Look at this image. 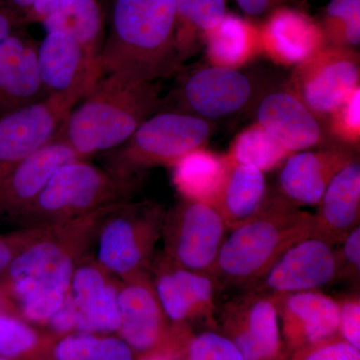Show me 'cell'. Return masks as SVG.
<instances>
[{
    "label": "cell",
    "instance_id": "6da1fadb",
    "mask_svg": "<svg viewBox=\"0 0 360 360\" xmlns=\"http://www.w3.org/2000/svg\"><path fill=\"white\" fill-rule=\"evenodd\" d=\"M117 205L47 227L21 251L0 276L8 314L46 323L65 302L75 270L96 240L104 217Z\"/></svg>",
    "mask_w": 360,
    "mask_h": 360
},
{
    "label": "cell",
    "instance_id": "7a4b0ae2",
    "mask_svg": "<svg viewBox=\"0 0 360 360\" xmlns=\"http://www.w3.org/2000/svg\"><path fill=\"white\" fill-rule=\"evenodd\" d=\"M175 28L176 0H110L103 75L125 73L151 82L170 77L180 68Z\"/></svg>",
    "mask_w": 360,
    "mask_h": 360
},
{
    "label": "cell",
    "instance_id": "3957f363",
    "mask_svg": "<svg viewBox=\"0 0 360 360\" xmlns=\"http://www.w3.org/2000/svg\"><path fill=\"white\" fill-rule=\"evenodd\" d=\"M160 85L125 73L103 75L66 118L58 136L80 158L124 143L160 104Z\"/></svg>",
    "mask_w": 360,
    "mask_h": 360
},
{
    "label": "cell",
    "instance_id": "277c9868",
    "mask_svg": "<svg viewBox=\"0 0 360 360\" xmlns=\"http://www.w3.org/2000/svg\"><path fill=\"white\" fill-rule=\"evenodd\" d=\"M312 214L270 191L259 212L229 232L213 271L217 288L250 290L288 248L309 238Z\"/></svg>",
    "mask_w": 360,
    "mask_h": 360
},
{
    "label": "cell",
    "instance_id": "5b68a950",
    "mask_svg": "<svg viewBox=\"0 0 360 360\" xmlns=\"http://www.w3.org/2000/svg\"><path fill=\"white\" fill-rule=\"evenodd\" d=\"M143 176H129L85 160L56 172L37 198L13 217L21 229L51 227L131 200Z\"/></svg>",
    "mask_w": 360,
    "mask_h": 360
},
{
    "label": "cell",
    "instance_id": "8992f818",
    "mask_svg": "<svg viewBox=\"0 0 360 360\" xmlns=\"http://www.w3.org/2000/svg\"><path fill=\"white\" fill-rule=\"evenodd\" d=\"M214 129V123L181 111L155 113L124 143L105 153L106 167L129 176H143L148 168L174 167L187 153L205 148Z\"/></svg>",
    "mask_w": 360,
    "mask_h": 360
},
{
    "label": "cell",
    "instance_id": "52a82bcc",
    "mask_svg": "<svg viewBox=\"0 0 360 360\" xmlns=\"http://www.w3.org/2000/svg\"><path fill=\"white\" fill-rule=\"evenodd\" d=\"M167 210L153 201L118 205L97 232V262L118 279L149 272Z\"/></svg>",
    "mask_w": 360,
    "mask_h": 360
},
{
    "label": "cell",
    "instance_id": "ba28073f",
    "mask_svg": "<svg viewBox=\"0 0 360 360\" xmlns=\"http://www.w3.org/2000/svg\"><path fill=\"white\" fill-rule=\"evenodd\" d=\"M229 232L214 206L182 200L165 214L163 255L180 267L212 277Z\"/></svg>",
    "mask_w": 360,
    "mask_h": 360
},
{
    "label": "cell",
    "instance_id": "9c48e42d",
    "mask_svg": "<svg viewBox=\"0 0 360 360\" xmlns=\"http://www.w3.org/2000/svg\"><path fill=\"white\" fill-rule=\"evenodd\" d=\"M359 82L356 49L328 44L293 68L286 85L326 124L329 115L359 87Z\"/></svg>",
    "mask_w": 360,
    "mask_h": 360
},
{
    "label": "cell",
    "instance_id": "30bf717a",
    "mask_svg": "<svg viewBox=\"0 0 360 360\" xmlns=\"http://www.w3.org/2000/svg\"><path fill=\"white\" fill-rule=\"evenodd\" d=\"M82 99L75 94H51L0 116V179L20 161L58 139L70 111Z\"/></svg>",
    "mask_w": 360,
    "mask_h": 360
},
{
    "label": "cell",
    "instance_id": "8fae6325",
    "mask_svg": "<svg viewBox=\"0 0 360 360\" xmlns=\"http://www.w3.org/2000/svg\"><path fill=\"white\" fill-rule=\"evenodd\" d=\"M255 79L239 70L206 65L187 75L174 94L176 110L213 122L236 115L255 101Z\"/></svg>",
    "mask_w": 360,
    "mask_h": 360
},
{
    "label": "cell",
    "instance_id": "7c38bea8",
    "mask_svg": "<svg viewBox=\"0 0 360 360\" xmlns=\"http://www.w3.org/2000/svg\"><path fill=\"white\" fill-rule=\"evenodd\" d=\"M225 336L245 360H281L279 319L274 296L245 290L232 298L221 310Z\"/></svg>",
    "mask_w": 360,
    "mask_h": 360
},
{
    "label": "cell",
    "instance_id": "4fadbf2b",
    "mask_svg": "<svg viewBox=\"0 0 360 360\" xmlns=\"http://www.w3.org/2000/svg\"><path fill=\"white\" fill-rule=\"evenodd\" d=\"M335 248L309 238L288 248L250 290L270 296L319 290L335 281Z\"/></svg>",
    "mask_w": 360,
    "mask_h": 360
},
{
    "label": "cell",
    "instance_id": "5bb4252c",
    "mask_svg": "<svg viewBox=\"0 0 360 360\" xmlns=\"http://www.w3.org/2000/svg\"><path fill=\"white\" fill-rule=\"evenodd\" d=\"M257 123L291 153L336 144L326 123L288 85L265 92L257 103Z\"/></svg>",
    "mask_w": 360,
    "mask_h": 360
},
{
    "label": "cell",
    "instance_id": "9a60e30c",
    "mask_svg": "<svg viewBox=\"0 0 360 360\" xmlns=\"http://www.w3.org/2000/svg\"><path fill=\"white\" fill-rule=\"evenodd\" d=\"M117 333L134 352L150 355L169 338V319L156 295L149 272L120 281Z\"/></svg>",
    "mask_w": 360,
    "mask_h": 360
},
{
    "label": "cell",
    "instance_id": "2e32d148",
    "mask_svg": "<svg viewBox=\"0 0 360 360\" xmlns=\"http://www.w3.org/2000/svg\"><path fill=\"white\" fill-rule=\"evenodd\" d=\"M120 279L99 264L84 258L66 296L77 314V331L103 335L117 333L120 326Z\"/></svg>",
    "mask_w": 360,
    "mask_h": 360
},
{
    "label": "cell",
    "instance_id": "e0dca14e",
    "mask_svg": "<svg viewBox=\"0 0 360 360\" xmlns=\"http://www.w3.org/2000/svg\"><path fill=\"white\" fill-rule=\"evenodd\" d=\"M153 285L165 314L176 326L196 319H212L215 311L214 279L180 267L165 255L153 260Z\"/></svg>",
    "mask_w": 360,
    "mask_h": 360
},
{
    "label": "cell",
    "instance_id": "ac0fdd59",
    "mask_svg": "<svg viewBox=\"0 0 360 360\" xmlns=\"http://www.w3.org/2000/svg\"><path fill=\"white\" fill-rule=\"evenodd\" d=\"M40 78L47 96H87L103 77L101 59L94 58L63 32H46L37 47Z\"/></svg>",
    "mask_w": 360,
    "mask_h": 360
},
{
    "label": "cell",
    "instance_id": "d6986e66",
    "mask_svg": "<svg viewBox=\"0 0 360 360\" xmlns=\"http://www.w3.org/2000/svg\"><path fill=\"white\" fill-rule=\"evenodd\" d=\"M356 158V149L341 144L292 153L281 165L277 191L297 207L319 205L331 180Z\"/></svg>",
    "mask_w": 360,
    "mask_h": 360
},
{
    "label": "cell",
    "instance_id": "ffe728a7",
    "mask_svg": "<svg viewBox=\"0 0 360 360\" xmlns=\"http://www.w3.org/2000/svg\"><path fill=\"white\" fill-rule=\"evenodd\" d=\"M262 54L277 65L295 68L328 44L321 25L292 6L274 9L259 26Z\"/></svg>",
    "mask_w": 360,
    "mask_h": 360
},
{
    "label": "cell",
    "instance_id": "44dd1931",
    "mask_svg": "<svg viewBox=\"0 0 360 360\" xmlns=\"http://www.w3.org/2000/svg\"><path fill=\"white\" fill-rule=\"evenodd\" d=\"M283 338L292 352L338 336V304L319 290L274 296Z\"/></svg>",
    "mask_w": 360,
    "mask_h": 360
},
{
    "label": "cell",
    "instance_id": "7402d4cb",
    "mask_svg": "<svg viewBox=\"0 0 360 360\" xmlns=\"http://www.w3.org/2000/svg\"><path fill=\"white\" fill-rule=\"evenodd\" d=\"M78 160L82 158L75 149L58 137L20 161L0 179V217L13 219L39 196L59 168Z\"/></svg>",
    "mask_w": 360,
    "mask_h": 360
},
{
    "label": "cell",
    "instance_id": "603a6c76",
    "mask_svg": "<svg viewBox=\"0 0 360 360\" xmlns=\"http://www.w3.org/2000/svg\"><path fill=\"white\" fill-rule=\"evenodd\" d=\"M39 44L25 35H8L0 41V116L47 96L37 61Z\"/></svg>",
    "mask_w": 360,
    "mask_h": 360
},
{
    "label": "cell",
    "instance_id": "cb8c5ba5",
    "mask_svg": "<svg viewBox=\"0 0 360 360\" xmlns=\"http://www.w3.org/2000/svg\"><path fill=\"white\" fill-rule=\"evenodd\" d=\"M312 214L311 238L335 248L359 226L360 162L359 158L342 168L326 188Z\"/></svg>",
    "mask_w": 360,
    "mask_h": 360
},
{
    "label": "cell",
    "instance_id": "d4e9b609",
    "mask_svg": "<svg viewBox=\"0 0 360 360\" xmlns=\"http://www.w3.org/2000/svg\"><path fill=\"white\" fill-rule=\"evenodd\" d=\"M269 193L264 172L231 162L214 207L231 231L255 217L264 207Z\"/></svg>",
    "mask_w": 360,
    "mask_h": 360
},
{
    "label": "cell",
    "instance_id": "484cf974",
    "mask_svg": "<svg viewBox=\"0 0 360 360\" xmlns=\"http://www.w3.org/2000/svg\"><path fill=\"white\" fill-rule=\"evenodd\" d=\"M210 65L239 70L262 54L259 26L227 13L203 39Z\"/></svg>",
    "mask_w": 360,
    "mask_h": 360
},
{
    "label": "cell",
    "instance_id": "4316f807",
    "mask_svg": "<svg viewBox=\"0 0 360 360\" xmlns=\"http://www.w3.org/2000/svg\"><path fill=\"white\" fill-rule=\"evenodd\" d=\"M226 155L194 149L174 165V184L182 200L214 206L229 169Z\"/></svg>",
    "mask_w": 360,
    "mask_h": 360
},
{
    "label": "cell",
    "instance_id": "83f0119b",
    "mask_svg": "<svg viewBox=\"0 0 360 360\" xmlns=\"http://www.w3.org/2000/svg\"><path fill=\"white\" fill-rule=\"evenodd\" d=\"M46 32H63L87 53L101 59L105 39V20L98 0H77L41 21Z\"/></svg>",
    "mask_w": 360,
    "mask_h": 360
},
{
    "label": "cell",
    "instance_id": "f1b7e54d",
    "mask_svg": "<svg viewBox=\"0 0 360 360\" xmlns=\"http://www.w3.org/2000/svg\"><path fill=\"white\" fill-rule=\"evenodd\" d=\"M226 13V0H176L175 44L180 65L198 51Z\"/></svg>",
    "mask_w": 360,
    "mask_h": 360
},
{
    "label": "cell",
    "instance_id": "f546056e",
    "mask_svg": "<svg viewBox=\"0 0 360 360\" xmlns=\"http://www.w3.org/2000/svg\"><path fill=\"white\" fill-rule=\"evenodd\" d=\"M291 155L288 148L257 122L236 135L226 153L231 163L255 167L264 174L281 167Z\"/></svg>",
    "mask_w": 360,
    "mask_h": 360
},
{
    "label": "cell",
    "instance_id": "4dcf8cb0",
    "mask_svg": "<svg viewBox=\"0 0 360 360\" xmlns=\"http://www.w3.org/2000/svg\"><path fill=\"white\" fill-rule=\"evenodd\" d=\"M319 25L328 44L355 49L360 44V0H330Z\"/></svg>",
    "mask_w": 360,
    "mask_h": 360
},
{
    "label": "cell",
    "instance_id": "1f68e13d",
    "mask_svg": "<svg viewBox=\"0 0 360 360\" xmlns=\"http://www.w3.org/2000/svg\"><path fill=\"white\" fill-rule=\"evenodd\" d=\"M45 338L25 319L0 312V357L25 360L45 347Z\"/></svg>",
    "mask_w": 360,
    "mask_h": 360
},
{
    "label": "cell",
    "instance_id": "d6a6232c",
    "mask_svg": "<svg viewBox=\"0 0 360 360\" xmlns=\"http://www.w3.org/2000/svg\"><path fill=\"white\" fill-rule=\"evenodd\" d=\"M326 130L336 144L359 150L360 143V86L354 90L326 120Z\"/></svg>",
    "mask_w": 360,
    "mask_h": 360
},
{
    "label": "cell",
    "instance_id": "836d02e7",
    "mask_svg": "<svg viewBox=\"0 0 360 360\" xmlns=\"http://www.w3.org/2000/svg\"><path fill=\"white\" fill-rule=\"evenodd\" d=\"M187 360H245L227 336L205 331L193 336L186 345Z\"/></svg>",
    "mask_w": 360,
    "mask_h": 360
},
{
    "label": "cell",
    "instance_id": "e575fe53",
    "mask_svg": "<svg viewBox=\"0 0 360 360\" xmlns=\"http://www.w3.org/2000/svg\"><path fill=\"white\" fill-rule=\"evenodd\" d=\"M338 246L335 248V281L356 285L360 276V225Z\"/></svg>",
    "mask_w": 360,
    "mask_h": 360
},
{
    "label": "cell",
    "instance_id": "d590c367",
    "mask_svg": "<svg viewBox=\"0 0 360 360\" xmlns=\"http://www.w3.org/2000/svg\"><path fill=\"white\" fill-rule=\"evenodd\" d=\"M291 360H360V350L336 336L296 350Z\"/></svg>",
    "mask_w": 360,
    "mask_h": 360
},
{
    "label": "cell",
    "instance_id": "8d00e7d4",
    "mask_svg": "<svg viewBox=\"0 0 360 360\" xmlns=\"http://www.w3.org/2000/svg\"><path fill=\"white\" fill-rule=\"evenodd\" d=\"M336 302L338 304V336L360 350L359 293H348Z\"/></svg>",
    "mask_w": 360,
    "mask_h": 360
},
{
    "label": "cell",
    "instance_id": "74e56055",
    "mask_svg": "<svg viewBox=\"0 0 360 360\" xmlns=\"http://www.w3.org/2000/svg\"><path fill=\"white\" fill-rule=\"evenodd\" d=\"M46 229L47 227L20 229L11 233L0 236V276L6 271L14 258L35 239L42 236Z\"/></svg>",
    "mask_w": 360,
    "mask_h": 360
},
{
    "label": "cell",
    "instance_id": "f35d334b",
    "mask_svg": "<svg viewBox=\"0 0 360 360\" xmlns=\"http://www.w3.org/2000/svg\"><path fill=\"white\" fill-rule=\"evenodd\" d=\"M97 335L75 331L63 335L52 349L54 360H86Z\"/></svg>",
    "mask_w": 360,
    "mask_h": 360
},
{
    "label": "cell",
    "instance_id": "ab89813d",
    "mask_svg": "<svg viewBox=\"0 0 360 360\" xmlns=\"http://www.w3.org/2000/svg\"><path fill=\"white\" fill-rule=\"evenodd\" d=\"M134 350L122 340L115 336L97 335L86 360H134Z\"/></svg>",
    "mask_w": 360,
    "mask_h": 360
},
{
    "label": "cell",
    "instance_id": "60d3db41",
    "mask_svg": "<svg viewBox=\"0 0 360 360\" xmlns=\"http://www.w3.org/2000/svg\"><path fill=\"white\" fill-rule=\"evenodd\" d=\"M243 13L251 18L267 16L274 9L283 6H291L298 0H236Z\"/></svg>",
    "mask_w": 360,
    "mask_h": 360
},
{
    "label": "cell",
    "instance_id": "b9f144b4",
    "mask_svg": "<svg viewBox=\"0 0 360 360\" xmlns=\"http://www.w3.org/2000/svg\"><path fill=\"white\" fill-rule=\"evenodd\" d=\"M77 0H37L25 13V22H41L44 18Z\"/></svg>",
    "mask_w": 360,
    "mask_h": 360
},
{
    "label": "cell",
    "instance_id": "7bdbcfd3",
    "mask_svg": "<svg viewBox=\"0 0 360 360\" xmlns=\"http://www.w3.org/2000/svg\"><path fill=\"white\" fill-rule=\"evenodd\" d=\"M14 20L11 13H6L0 6V41L13 34Z\"/></svg>",
    "mask_w": 360,
    "mask_h": 360
},
{
    "label": "cell",
    "instance_id": "ee69618b",
    "mask_svg": "<svg viewBox=\"0 0 360 360\" xmlns=\"http://www.w3.org/2000/svg\"><path fill=\"white\" fill-rule=\"evenodd\" d=\"M9 1H11V4H13V6L20 9V11H22L25 14L32 8L33 4H34L37 0H9Z\"/></svg>",
    "mask_w": 360,
    "mask_h": 360
},
{
    "label": "cell",
    "instance_id": "f6af8a7d",
    "mask_svg": "<svg viewBox=\"0 0 360 360\" xmlns=\"http://www.w3.org/2000/svg\"><path fill=\"white\" fill-rule=\"evenodd\" d=\"M0 312H6L8 314V309H7V302L6 297H4V293L0 290Z\"/></svg>",
    "mask_w": 360,
    "mask_h": 360
},
{
    "label": "cell",
    "instance_id": "bcb514c9",
    "mask_svg": "<svg viewBox=\"0 0 360 360\" xmlns=\"http://www.w3.org/2000/svg\"><path fill=\"white\" fill-rule=\"evenodd\" d=\"M142 360H167L163 359V357L158 356V355H146V357H144Z\"/></svg>",
    "mask_w": 360,
    "mask_h": 360
},
{
    "label": "cell",
    "instance_id": "7dc6e473",
    "mask_svg": "<svg viewBox=\"0 0 360 360\" xmlns=\"http://www.w3.org/2000/svg\"><path fill=\"white\" fill-rule=\"evenodd\" d=\"M0 360H7L6 359H2V357H0Z\"/></svg>",
    "mask_w": 360,
    "mask_h": 360
}]
</instances>
